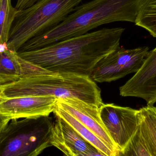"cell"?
I'll use <instances>...</instances> for the list:
<instances>
[{
  "label": "cell",
  "mask_w": 156,
  "mask_h": 156,
  "mask_svg": "<svg viewBox=\"0 0 156 156\" xmlns=\"http://www.w3.org/2000/svg\"><path fill=\"white\" fill-rule=\"evenodd\" d=\"M39 0H17L15 6L18 10H22L30 7Z\"/></svg>",
  "instance_id": "obj_18"
},
{
  "label": "cell",
  "mask_w": 156,
  "mask_h": 156,
  "mask_svg": "<svg viewBox=\"0 0 156 156\" xmlns=\"http://www.w3.org/2000/svg\"><path fill=\"white\" fill-rule=\"evenodd\" d=\"M141 0H92L79 5L60 24L32 38L19 51L42 48L88 33L105 24L116 22L135 23Z\"/></svg>",
  "instance_id": "obj_2"
},
{
  "label": "cell",
  "mask_w": 156,
  "mask_h": 156,
  "mask_svg": "<svg viewBox=\"0 0 156 156\" xmlns=\"http://www.w3.org/2000/svg\"><path fill=\"white\" fill-rule=\"evenodd\" d=\"M48 116L10 120L0 135V156H37L52 146Z\"/></svg>",
  "instance_id": "obj_5"
},
{
  "label": "cell",
  "mask_w": 156,
  "mask_h": 156,
  "mask_svg": "<svg viewBox=\"0 0 156 156\" xmlns=\"http://www.w3.org/2000/svg\"><path fill=\"white\" fill-rule=\"evenodd\" d=\"M4 97L52 96L58 99H76L100 107L102 104L100 88L89 76L56 73L20 79L0 86Z\"/></svg>",
  "instance_id": "obj_3"
},
{
  "label": "cell",
  "mask_w": 156,
  "mask_h": 156,
  "mask_svg": "<svg viewBox=\"0 0 156 156\" xmlns=\"http://www.w3.org/2000/svg\"><path fill=\"white\" fill-rule=\"evenodd\" d=\"M1 0H0V3H1Z\"/></svg>",
  "instance_id": "obj_20"
},
{
  "label": "cell",
  "mask_w": 156,
  "mask_h": 156,
  "mask_svg": "<svg viewBox=\"0 0 156 156\" xmlns=\"http://www.w3.org/2000/svg\"><path fill=\"white\" fill-rule=\"evenodd\" d=\"M82 1L39 0L18 10L7 42L8 49L17 52L29 39L60 24Z\"/></svg>",
  "instance_id": "obj_4"
},
{
  "label": "cell",
  "mask_w": 156,
  "mask_h": 156,
  "mask_svg": "<svg viewBox=\"0 0 156 156\" xmlns=\"http://www.w3.org/2000/svg\"><path fill=\"white\" fill-rule=\"evenodd\" d=\"M9 121H10L9 120H7V119H5L2 116H0V135L4 128L6 126L7 124L9 122Z\"/></svg>",
  "instance_id": "obj_19"
},
{
  "label": "cell",
  "mask_w": 156,
  "mask_h": 156,
  "mask_svg": "<svg viewBox=\"0 0 156 156\" xmlns=\"http://www.w3.org/2000/svg\"><path fill=\"white\" fill-rule=\"evenodd\" d=\"M53 113L55 115L59 116L64 119L78 133L101 152L103 156H116L115 154L93 133L83 126L71 114L58 106L57 104Z\"/></svg>",
  "instance_id": "obj_13"
},
{
  "label": "cell",
  "mask_w": 156,
  "mask_h": 156,
  "mask_svg": "<svg viewBox=\"0 0 156 156\" xmlns=\"http://www.w3.org/2000/svg\"><path fill=\"white\" fill-rule=\"evenodd\" d=\"M0 96H1V94H0Z\"/></svg>",
  "instance_id": "obj_21"
},
{
  "label": "cell",
  "mask_w": 156,
  "mask_h": 156,
  "mask_svg": "<svg viewBox=\"0 0 156 156\" xmlns=\"http://www.w3.org/2000/svg\"><path fill=\"white\" fill-rule=\"evenodd\" d=\"M149 51L147 46L133 49L120 46L97 62L90 77L96 82H109L136 73Z\"/></svg>",
  "instance_id": "obj_6"
},
{
  "label": "cell",
  "mask_w": 156,
  "mask_h": 156,
  "mask_svg": "<svg viewBox=\"0 0 156 156\" xmlns=\"http://www.w3.org/2000/svg\"><path fill=\"white\" fill-rule=\"evenodd\" d=\"M55 116L56 120L54 122L51 133V145L67 156H103L64 119Z\"/></svg>",
  "instance_id": "obj_11"
},
{
  "label": "cell",
  "mask_w": 156,
  "mask_h": 156,
  "mask_svg": "<svg viewBox=\"0 0 156 156\" xmlns=\"http://www.w3.org/2000/svg\"><path fill=\"white\" fill-rule=\"evenodd\" d=\"M119 90L122 97L140 98L147 105L155 104L156 47L148 52L140 69Z\"/></svg>",
  "instance_id": "obj_10"
},
{
  "label": "cell",
  "mask_w": 156,
  "mask_h": 156,
  "mask_svg": "<svg viewBox=\"0 0 156 156\" xmlns=\"http://www.w3.org/2000/svg\"><path fill=\"white\" fill-rule=\"evenodd\" d=\"M57 105L74 116L104 143L116 156L120 151L110 136L99 114V107L76 99H58Z\"/></svg>",
  "instance_id": "obj_9"
},
{
  "label": "cell",
  "mask_w": 156,
  "mask_h": 156,
  "mask_svg": "<svg viewBox=\"0 0 156 156\" xmlns=\"http://www.w3.org/2000/svg\"><path fill=\"white\" fill-rule=\"evenodd\" d=\"M103 123L120 151V156L138 127L139 110L103 103L99 108Z\"/></svg>",
  "instance_id": "obj_7"
},
{
  "label": "cell",
  "mask_w": 156,
  "mask_h": 156,
  "mask_svg": "<svg viewBox=\"0 0 156 156\" xmlns=\"http://www.w3.org/2000/svg\"><path fill=\"white\" fill-rule=\"evenodd\" d=\"M48 71L7 49L0 53V86L27 77L49 75Z\"/></svg>",
  "instance_id": "obj_12"
},
{
  "label": "cell",
  "mask_w": 156,
  "mask_h": 156,
  "mask_svg": "<svg viewBox=\"0 0 156 156\" xmlns=\"http://www.w3.org/2000/svg\"><path fill=\"white\" fill-rule=\"evenodd\" d=\"M58 101L52 96H0V116L12 119L48 116L53 113Z\"/></svg>",
  "instance_id": "obj_8"
},
{
  "label": "cell",
  "mask_w": 156,
  "mask_h": 156,
  "mask_svg": "<svg viewBox=\"0 0 156 156\" xmlns=\"http://www.w3.org/2000/svg\"><path fill=\"white\" fill-rule=\"evenodd\" d=\"M139 125L151 156H156V106L147 105L139 109Z\"/></svg>",
  "instance_id": "obj_14"
},
{
  "label": "cell",
  "mask_w": 156,
  "mask_h": 156,
  "mask_svg": "<svg viewBox=\"0 0 156 156\" xmlns=\"http://www.w3.org/2000/svg\"><path fill=\"white\" fill-rule=\"evenodd\" d=\"M18 11L13 6L11 0H1L0 3V44H7L11 29Z\"/></svg>",
  "instance_id": "obj_16"
},
{
  "label": "cell",
  "mask_w": 156,
  "mask_h": 156,
  "mask_svg": "<svg viewBox=\"0 0 156 156\" xmlns=\"http://www.w3.org/2000/svg\"><path fill=\"white\" fill-rule=\"evenodd\" d=\"M151 156L146 142L143 136L140 125L129 141L120 156Z\"/></svg>",
  "instance_id": "obj_17"
},
{
  "label": "cell",
  "mask_w": 156,
  "mask_h": 156,
  "mask_svg": "<svg viewBox=\"0 0 156 156\" xmlns=\"http://www.w3.org/2000/svg\"><path fill=\"white\" fill-rule=\"evenodd\" d=\"M124 31L122 27H105L42 48L17 53L21 57L53 73L90 77L97 62L120 46Z\"/></svg>",
  "instance_id": "obj_1"
},
{
  "label": "cell",
  "mask_w": 156,
  "mask_h": 156,
  "mask_svg": "<svg viewBox=\"0 0 156 156\" xmlns=\"http://www.w3.org/2000/svg\"><path fill=\"white\" fill-rule=\"evenodd\" d=\"M135 24L156 38V0H141Z\"/></svg>",
  "instance_id": "obj_15"
}]
</instances>
